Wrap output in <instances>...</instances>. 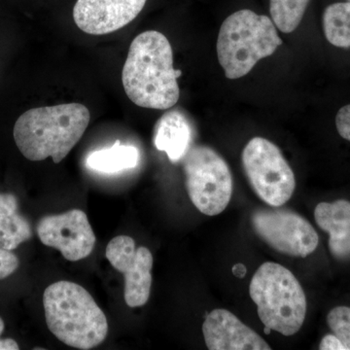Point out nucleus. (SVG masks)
Instances as JSON below:
<instances>
[{"instance_id": "nucleus-21", "label": "nucleus", "mask_w": 350, "mask_h": 350, "mask_svg": "<svg viewBox=\"0 0 350 350\" xmlns=\"http://www.w3.org/2000/svg\"><path fill=\"white\" fill-rule=\"evenodd\" d=\"M336 126L340 137L350 142V105H345L338 110Z\"/></svg>"}, {"instance_id": "nucleus-10", "label": "nucleus", "mask_w": 350, "mask_h": 350, "mask_svg": "<svg viewBox=\"0 0 350 350\" xmlns=\"http://www.w3.org/2000/svg\"><path fill=\"white\" fill-rule=\"evenodd\" d=\"M36 230L44 245L56 248L71 262L89 256L96 244V236L86 213L80 209L44 216Z\"/></svg>"}, {"instance_id": "nucleus-25", "label": "nucleus", "mask_w": 350, "mask_h": 350, "mask_svg": "<svg viewBox=\"0 0 350 350\" xmlns=\"http://www.w3.org/2000/svg\"><path fill=\"white\" fill-rule=\"evenodd\" d=\"M349 1H350V0H349Z\"/></svg>"}, {"instance_id": "nucleus-5", "label": "nucleus", "mask_w": 350, "mask_h": 350, "mask_svg": "<svg viewBox=\"0 0 350 350\" xmlns=\"http://www.w3.org/2000/svg\"><path fill=\"white\" fill-rule=\"evenodd\" d=\"M250 295L266 328L286 337L300 331L306 319V298L289 269L278 262H264L251 280Z\"/></svg>"}, {"instance_id": "nucleus-18", "label": "nucleus", "mask_w": 350, "mask_h": 350, "mask_svg": "<svg viewBox=\"0 0 350 350\" xmlns=\"http://www.w3.org/2000/svg\"><path fill=\"white\" fill-rule=\"evenodd\" d=\"M310 0H271L273 22L284 33L294 31L301 24Z\"/></svg>"}, {"instance_id": "nucleus-15", "label": "nucleus", "mask_w": 350, "mask_h": 350, "mask_svg": "<svg viewBox=\"0 0 350 350\" xmlns=\"http://www.w3.org/2000/svg\"><path fill=\"white\" fill-rule=\"evenodd\" d=\"M31 238V226L19 213L16 196L0 193V247L13 251Z\"/></svg>"}, {"instance_id": "nucleus-23", "label": "nucleus", "mask_w": 350, "mask_h": 350, "mask_svg": "<svg viewBox=\"0 0 350 350\" xmlns=\"http://www.w3.org/2000/svg\"><path fill=\"white\" fill-rule=\"evenodd\" d=\"M4 331V321L0 317V336ZM19 345L13 338H0V350H18Z\"/></svg>"}, {"instance_id": "nucleus-9", "label": "nucleus", "mask_w": 350, "mask_h": 350, "mask_svg": "<svg viewBox=\"0 0 350 350\" xmlns=\"http://www.w3.org/2000/svg\"><path fill=\"white\" fill-rule=\"evenodd\" d=\"M107 258L113 268L125 278L124 297L130 308L144 306L149 300L152 286L153 255L144 246L137 247L128 236L116 237L107 247Z\"/></svg>"}, {"instance_id": "nucleus-16", "label": "nucleus", "mask_w": 350, "mask_h": 350, "mask_svg": "<svg viewBox=\"0 0 350 350\" xmlns=\"http://www.w3.org/2000/svg\"><path fill=\"white\" fill-rule=\"evenodd\" d=\"M139 162V152L135 146L121 145L120 142L111 148L94 151L87 158L89 169L103 174H115L122 170L135 169Z\"/></svg>"}, {"instance_id": "nucleus-4", "label": "nucleus", "mask_w": 350, "mask_h": 350, "mask_svg": "<svg viewBox=\"0 0 350 350\" xmlns=\"http://www.w3.org/2000/svg\"><path fill=\"white\" fill-rule=\"evenodd\" d=\"M275 25L267 16L243 9L227 18L217 39V56L226 77L239 79L260 59L271 56L282 45Z\"/></svg>"}, {"instance_id": "nucleus-14", "label": "nucleus", "mask_w": 350, "mask_h": 350, "mask_svg": "<svg viewBox=\"0 0 350 350\" xmlns=\"http://www.w3.org/2000/svg\"><path fill=\"white\" fill-rule=\"evenodd\" d=\"M192 130L186 117L178 110L165 113L157 122L154 145L165 152L170 162L182 160L190 149Z\"/></svg>"}, {"instance_id": "nucleus-17", "label": "nucleus", "mask_w": 350, "mask_h": 350, "mask_svg": "<svg viewBox=\"0 0 350 350\" xmlns=\"http://www.w3.org/2000/svg\"><path fill=\"white\" fill-rule=\"evenodd\" d=\"M323 29L329 43L350 48V2L331 4L323 14Z\"/></svg>"}, {"instance_id": "nucleus-13", "label": "nucleus", "mask_w": 350, "mask_h": 350, "mask_svg": "<svg viewBox=\"0 0 350 350\" xmlns=\"http://www.w3.org/2000/svg\"><path fill=\"white\" fill-rule=\"evenodd\" d=\"M315 222L328 232L329 250L337 259L350 257V202H320L315 207Z\"/></svg>"}, {"instance_id": "nucleus-19", "label": "nucleus", "mask_w": 350, "mask_h": 350, "mask_svg": "<svg viewBox=\"0 0 350 350\" xmlns=\"http://www.w3.org/2000/svg\"><path fill=\"white\" fill-rule=\"evenodd\" d=\"M327 323L334 335L342 342L345 350H350V308L337 306L327 315Z\"/></svg>"}, {"instance_id": "nucleus-1", "label": "nucleus", "mask_w": 350, "mask_h": 350, "mask_svg": "<svg viewBox=\"0 0 350 350\" xmlns=\"http://www.w3.org/2000/svg\"><path fill=\"white\" fill-rule=\"evenodd\" d=\"M170 41L161 32H142L133 39L122 72L126 96L137 107L167 110L179 100L177 78Z\"/></svg>"}, {"instance_id": "nucleus-20", "label": "nucleus", "mask_w": 350, "mask_h": 350, "mask_svg": "<svg viewBox=\"0 0 350 350\" xmlns=\"http://www.w3.org/2000/svg\"><path fill=\"white\" fill-rule=\"evenodd\" d=\"M19 258L12 251L0 247V280L13 275L19 268Z\"/></svg>"}, {"instance_id": "nucleus-11", "label": "nucleus", "mask_w": 350, "mask_h": 350, "mask_svg": "<svg viewBox=\"0 0 350 350\" xmlns=\"http://www.w3.org/2000/svg\"><path fill=\"white\" fill-rule=\"evenodd\" d=\"M147 0H77L73 9L76 25L85 33L103 36L130 24Z\"/></svg>"}, {"instance_id": "nucleus-7", "label": "nucleus", "mask_w": 350, "mask_h": 350, "mask_svg": "<svg viewBox=\"0 0 350 350\" xmlns=\"http://www.w3.org/2000/svg\"><path fill=\"white\" fill-rule=\"evenodd\" d=\"M244 172L258 197L269 206H284L296 188L289 163L278 146L266 138L254 137L241 155Z\"/></svg>"}, {"instance_id": "nucleus-24", "label": "nucleus", "mask_w": 350, "mask_h": 350, "mask_svg": "<svg viewBox=\"0 0 350 350\" xmlns=\"http://www.w3.org/2000/svg\"><path fill=\"white\" fill-rule=\"evenodd\" d=\"M232 273L238 278H243L246 273V268L245 266L243 264H237L236 266L232 268Z\"/></svg>"}, {"instance_id": "nucleus-6", "label": "nucleus", "mask_w": 350, "mask_h": 350, "mask_svg": "<svg viewBox=\"0 0 350 350\" xmlns=\"http://www.w3.org/2000/svg\"><path fill=\"white\" fill-rule=\"evenodd\" d=\"M182 160L186 189L196 208L207 216L222 213L232 195L231 170L224 159L211 147L199 145L189 149Z\"/></svg>"}, {"instance_id": "nucleus-8", "label": "nucleus", "mask_w": 350, "mask_h": 350, "mask_svg": "<svg viewBox=\"0 0 350 350\" xmlns=\"http://www.w3.org/2000/svg\"><path fill=\"white\" fill-rule=\"evenodd\" d=\"M251 224L264 243L282 254L306 258L317 250L319 234L300 214L286 208H262L253 213Z\"/></svg>"}, {"instance_id": "nucleus-2", "label": "nucleus", "mask_w": 350, "mask_h": 350, "mask_svg": "<svg viewBox=\"0 0 350 350\" xmlns=\"http://www.w3.org/2000/svg\"><path fill=\"white\" fill-rule=\"evenodd\" d=\"M90 119L89 109L80 103L33 108L16 122L14 139L27 160L38 162L51 157L59 163L81 139Z\"/></svg>"}, {"instance_id": "nucleus-12", "label": "nucleus", "mask_w": 350, "mask_h": 350, "mask_svg": "<svg viewBox=\"0 0 350 350\" xmlns=\"http://www.w3.org/2000/svg\"><path fill=\"white\" fill-rule=\"evenodd\" d=\"M209 350H271L264 338L229 310L216 308L202 324Z\"/></svg>"}, {"instance_id": "nucleus-22", "label": "nucleus", "mask_w": 350, "mask_h": 350, "mask_svg": "<svg viewBox=\"0 0 350 350\" xmlns=\"http://www.w3.org/2000/svg\"><path fill=\"white\" fill-rule=\"evenodd\" d=\"M320 350H345L342 342L334 334H328L322 338L319 345Z\"/></svg>"}, {"instance_id": "nucleus-3", "label": "nucleus", "mask_w": 350, "mask_h": 350, "mask_svg": "<svg viewBox=\"0 0 350 350\" xmlns=\"http://www.w3.org/2000/svg\"><path fill=\"white\" fill-rule=\"evenodd\" d=\"M43 306L51 333L68 347L89 350L107 338L108 322L105 312L79 284L53 283L44 292Z\"/></svg>"}]
</instances>
